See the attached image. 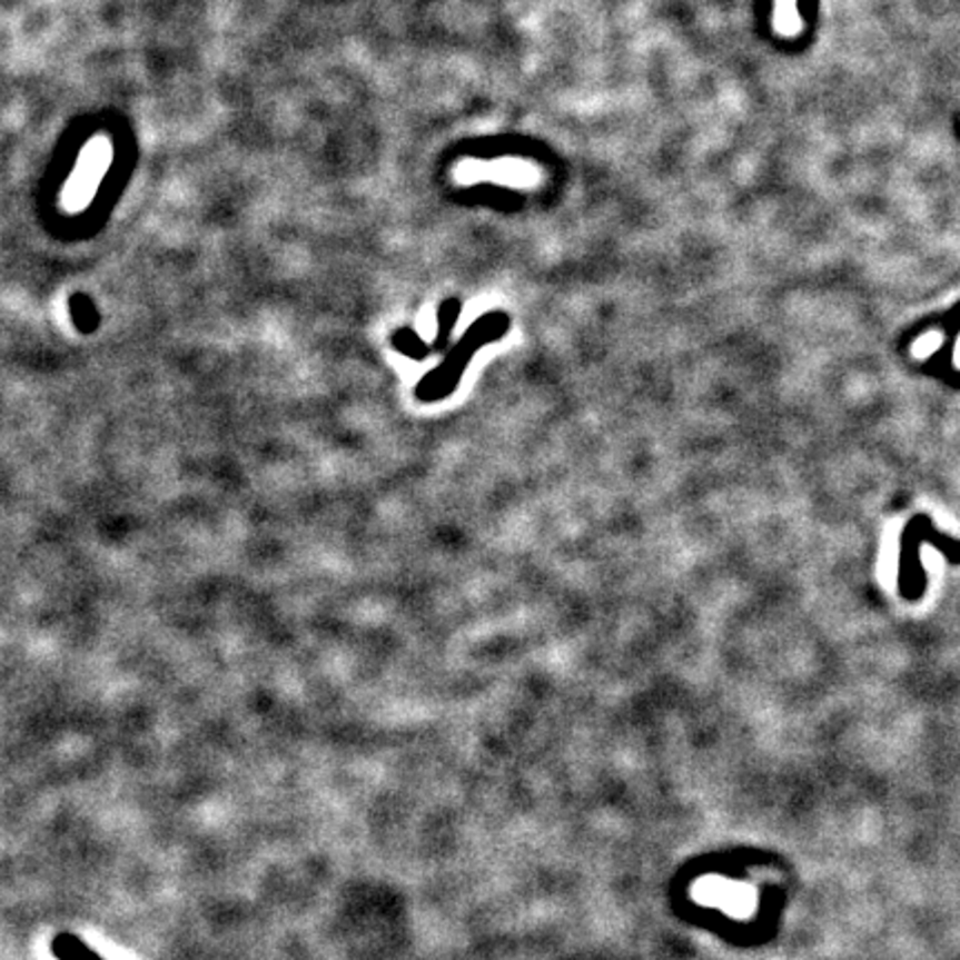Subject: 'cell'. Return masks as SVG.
<instances>
[{"label":"cell","instance_id":"cell-2","mask_svg":"<svg viewBox=\"0 0 960 960\" xmlns=\"http://www.w3.org/2000/svg\"><path fill=\"white\" fill-rule=\"evenodd\" d=\"M49 952L56 960H105L96 950H91L80 937L60 932L51 939Z\"/></svg>","mask_w":960,"mask_h":960},{"label":"cell","instance_id":"cell-1","mask_svg":"<svg viewBox=\"0 0 960 960\" xmlns=\"http://www.w3.org/2000/svg\"><path fill=\"white\" fill-rule=\"evenodd\" d=\"M507 329H509V318L505 314H487L476 325H472L465 338L449 352V358L418 385V392H416L418 398L441 400L449 396L456 389L476 349H481L487 343L501 340Z\"/></svg>","mask_w":960,"mask_h":960},{"label":"cell","instance_id":"cell-4","mask_svg":"<svg viewBox=\"0 0 960 960\" xmlns=\"http://www.w3.org/2000/svg\"><path fill=\"white\" fill-rule=\"evenodd\" d=\"M405 336L407 338H400V334L394 338V343H396V347L400 349V352H405V354H409L412 358H425V354H427V347L420 343V338L416 336V334H407L405 331Z\"/></svg>","mask_w":960,"mask_h":960},{"label":"cell","instance_id":"cell-3","mask_svg":"<svg viewBox=\"0 0 960 960\" xmlns=\"http://www.w3.org/2000/svg\"><path fill=\"white\" fill-rule=\"evenodd\" d=\"M456 318H458V300H447L441 307V331H438V338H436V347L438 349L447 343V336H449Z\"/></svg>","mask_w":960,"mask_h":960}]
</instances>
